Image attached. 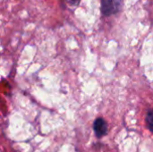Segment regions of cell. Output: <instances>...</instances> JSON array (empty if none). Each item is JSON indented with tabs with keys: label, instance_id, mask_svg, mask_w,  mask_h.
Here are the masks:
<instances>
[{
	"label": "cell",
	"instance_id": "obj_1",
	"mask_svg": "<svg viewBox=\"0 0 153 152\" xmlns=\"http://www.w3.org/2000/svg\"><path fill=\"white\" fill-rule=\"evenodd\" d=\"M123 0H101V13L110 16L119 13L122 9Z\"/></svg>",
	"mask_w": 153,
	"mask_h": 152
},
{
	"label": "cell",
	"instance_id": "obj_2",
	"mask_svg": "<svg viewBox=\"0 0 153 152\" xmlns=\"http://www.w3.org/2000/svg\"><path fill=\"white\" fill-rule=\"evenodd\" d=\"M93 129L98 137H102L106 135L108 132V125L107 123L103 118H97L93 124Z\"/></svg>",
	"mask_w": 153,
	"mask_h": 152
},
{
	"label": "cell",
	"instance_id": "obj_3",
	"mask_svg": "<svg viewBox=\"0 0 153 152\" xmlns=\"http://www.w3.org/2000/svg\"><path fill=\"white\" fill-rule=\"evenodd\" d=\"M146 122L148 125L149 129L153 132V109L150 110L147 114V117H146Z\"/></svg>",
	"mask_w": 153,
	"mask_h": 152
},
{
	"label": "cell",
	"instance_id": "obj_4",
	"mask_svg": "<svg viewBox=\"0 0 153 152\" xmlns=\"http://www.w3.org/2000/svg\"><path fill=\"white\" fill-rule=\"evenodd\" d=\"M74 1H75V0H74Z\"/></svg>",
	"mask_w": 153,
	"mask_h": 152
}]
</instances>
